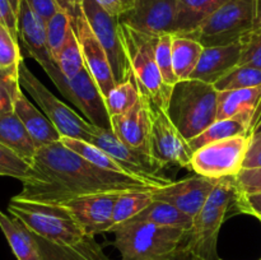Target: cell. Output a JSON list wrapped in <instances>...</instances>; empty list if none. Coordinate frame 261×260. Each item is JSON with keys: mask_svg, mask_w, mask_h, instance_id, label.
<instances>
[{"mask_svg": "<svg viewBox=\"0 0 261 260\" xmlns=\"http://www.w3.org/2000/svg\"><path fill=\"white\" fill-rule=\"evenodd\" d=\"M241 58V41L224 46L204 47L196 69L190 79L214 84L229 70L239 65Z\"/></svg>", "mask_w": 261, "mask_h": 260, "instance_id": "20", "label": "cell"}, {"mask_svg": "<svg viewBox=\"0 0 261 260\" xmlns=\"http://www.w3.org/2000/svg\"><path fill=\"white\" fill-rule=\"evenodd\" d=\"M14 112L30 133L37 148L60 142L61 135L58 129L54 126L48 117L25 97L23 91H20L15 98Z\"/></svg>", "mask_w": 261, "mask_h": 260, "instance_id": "22", "label": "cell"}, {"mask_svg": "<svg viewBox=\"0 0 261 260\" xmlns=\"http://www.w3.org/2000/svg\"><path fill=\"white\" fill-rule=\"evenodd\" d=\"M195 260H199V259H196V257H195ZM222 260V259H221Z\"/></svg>", "mask_w": 261, "mask_h": 260, "instance_id": "55", "label": "cell"}, {"mask_svg": "<svg viewBox=\"0 0 261 260\" xmlns=\"http://www.w3.org/2000/svg\"><path fill=\"white\" fill-rule=\"evenodd\" d=\"M22 61L19 41L15 40L9 31L0 24V64L3 68L18 69Z\"/></svg>", "mask_w": 261, "mask_h": 260, "instance_id": "39", "label": "cell"}, {"mask_svg": "<svg viewBox=\"0 0 261 260\" xmlns=\"http://www.w3.org/2000/svg\"><path fill=\"white\" fill-rule=\"evenodd\" d=\"M71 28H73V24H71L70 17L63 10H59L50 20L46 22L47 43L54 63H55L63 45L65 43Z\"/></svg>", "mask_w": 261, "mask_h": 260, "instance_id": "35", "label": "cell"}, {"mask_svg": "<svg viewBox=\"0 0 261 260\" xmlns=\"http://www.w3.org/2000/svg\"><path fill=\"white\" fill-rule=\"evenodd\" d=\"M0 24L4 25L10 35L19 41L18 37V14L9 0H0Z\"/></svg>", "mask_w": 261, "mask_h": 260, "instance_id": "44", "label": "cell"}, {"mask_svg": "<svg viewBox=\"0 0 261 260\" xmlns=\"http://www.w3.org/2000/svg\"><path fill=\"white\" fill-rule=\"evenodd\" d=\"M149 99V98H148ZM152 117L150 132V154L162 168L178 166L190 170L193 149L189 140L178 132L167 112L149 99Z\"/></svg>", "mask_w": 261, "mask_h": 260, "instance_id": "11", "label": "cell"}, {"mask_svg": "<svg viewBox=\"0 0 261 260\" xmlns=\"http://www.w3.org/2000/svg\"><path fill=\"white\" fill-rule=\"evenodd\" d=\"M55 2L59 5V8L70 17L71 23L75 22L76 18L83 13L82 5H83L84 0H55Z\"/></svg>", "mask_w": 261, "mask_h": 260, "instance_id": "47", "label": "cell"}, {"mask_svg": "<svg viewBox=\"0 0 261 260\" xmlns=\"http://www.w3.org/2000/svg\"><path fill=\"white\" fill-rule=\"evenodd\" d=\"M259 0H227L188 37L204 47L239 42L256 27Z\"/></svg>", "mask_w": 261, "mask_h": 260, "instance_id": "6", "label": "cell"}, {"mask_svg": "<svg viewBox=\"0 0 261 260\" xmlns=\"http://www.w3.org/2000/svg\"><path fill=\"white\" fill-rule=\"evenodd\" d=\"M18 37L42 69L54 63L47 43L46 22L31 9L25 0H20L18 10Z\"/></svg>", "mask_w": 261, "mask_h": 260, "instance_id": "19", "label": "cell"}, {"mask_svg": "<svg viewBox=\"0 0 261 260\" xmlns=\"http://www.w3.org/2000/svg\"><path fill=\"white\" fill-rule=\"evenodd\" d=\"M25 2L31 9L40 15L45 22L50 20L59 10H61L55 0H25Z\"/></svg>", "mask_w": 261, "mask_h": 260, "instance_id": "46", "label": "cell"}, {"mask_svg": "<svg viewBox=\"0 0 261 260\" xmlns=\"http://www.w3.org/2000/svg\"><path fill=\"white\" fill-rule=\"evenodd\" d=\"M255 218H257V219H259V222H261V216H257V217H255Z\"/></svg>", "mask_w": 261, "mask_h": 260, "instance_id": "52", "label": "cell"}, {"mask_svg": "<svg viewBox=\"0 0 261 260\" xmlns=\"http://www.w3.org/2000/svg\"><path fill=\"white\" fill-rule=\"evenodd\" d=\"M139 0H97L99 5L115 18H122L135 9Z\"/></svg>", "mask_w": 261, "mask_h": 260, "instance_id": "43", "label": "cell"}, {"mask_svg": "<svg viewBox=\"0 0 261 260\" xmlns=\"http://www.w3.org/2000/svg\"><path fill=\"white\" fill-rule=\"evenodd\" d=\"M204 46L188 36L173 35L172 61L178 82L190 79L203 54Z\"/></svg>", "mask_w": 261, "mask_h": 260, "instance_id": "28", "label": "cell"}, {"mask_svg": "<svg viewBox=\"0 0 261 260\" xmlns=\"http://www.w3.org/2000/svg\"><path fill=\"white\" fill-rule=\"evenodd\" d=\"M55 64L59 66L61 73L69 79L78 75L82 69L86 66L81 45H79L78 37L74 32V28H71V31L69 32L65 43L63 45L58 58H56Z\"/></svg>", "mask_w": 261, "mask_h": 260, "instance_id": "33", "label": "cell"}, {"mask_svg": "<svg viewBox=\"0 0 261 260\" xmlns=\"http://www.w3.org/2000/svg\"><path fill=\"white\" fill-rule=\"evenodd\" d=\"M71 24H73L74 32L78 37L79 45H81L84 65L88 69L89 74L96 81L97 86L99 87L102 94L106 98L110 91L116 86L114 74H112L111 64L107 58L106 51L102 47L101 42L92 31L91 25L87 22L83 13Z\"/></svg>", "mask_w": 261, "mask_h": 260, "instance_id": "16", "label": "cell"}, {"mask_svg": "<svg viewBox=\"0 0 261 260\" xmlns=\"http://www.w3.org/2000/svg\"><path fill=\"white\" fill-rule=\"evenodd\" d=\"M18 76L22 89L28 92V94L35 99L41 111L60 133L61 138L91 142L94 125L54 96L47 87L27 68L24 61L19 64Z\"/></svg>", "mask_w": 261, "mask_h": 260, "instance_id": "8", "label": "cell"}, {"mask_svg": "<svg viewBox=\"0 0 261 260\" xmlns=\"http://www.w3.org/2000/svg\"><path fill=\"white\" fill-rule=\"evenodd\" d=\"M257 30H261V0L257 3V19H256V27Z\"/></svg>", "mask_w": 261, "mask_h": 260, "instance_id": "50", "label": "cell"}, {"mask_svg": "<svg viewBox=\"0 0 261 260\" xmlns=\"http://www.w3.org/2000/svg\"><path fill=\"white\" fill-rule=\"evenodd\" d=\"M261 132V106L259 111L256 112V116H255L254 121H252V127H251V135L256 134V133Z\"/></svg>", "mask_w": 261, "mask_h": 260, "instance_id": "49", "label": "cell"}, {"mask_svg": "<svg viewBox=\"0 0 261 260\" xmlns=\"http://www.w3.org/2000/svg\"><path fill=\"white\" fill-rule=\"evenodd\" d=\"M30 172L31 162L0 143V176H9L23 183Z\"/></svg>", "mask_w": 261, "mask_h": 260, "instance_id": "38", "label": "cell"}, {"mask_svg": "<svg viewBox=\"0 0 261 260\" xmlns=\"http://www.w3.org/2000/svg\"><path fill=\"white\" fill-rule=\"evenodd\" d=\"M241 58L239 65L261 69V30H252L241 38Z\"/></svg>", "mask_w": 261, "mask_h": 260, "instance_id": "40", "label": "cell"}, {"mask_svg": "<svg viewBox=\"0 0 261 260\" xmlns=\"http://www.w3.org/2000/svg\"><path fill=\"white\" fill-rule=\"evenodd\" d=\"M60 142L63 143L65 147H68L69 149L74 150L75 153L81 154L82 157L88 160L89 162L98 166V167L103 168V170L111 171V172L115 173H120V175L133 176L132 173L129 172V170H127L126 167H124L116 158H114L111 154H109V153L105 152L103 149H101V148L97 147V145L92 144V143L64 137L61 138Z\"/></svg>", "mask_w": 261, "mask_h": 260, "instance_id": "30", "label": "cell"}, {"mask_svg": "<svg viewBox=\"0 0 261 260\" xmlns=\"http://www.w3.org/2000/svg\"><path fill=\"white\" fill-rule=\"evenodd\" d=\"M216 178L196 175L173 181L172 184L153 190V199L172 204L190 217H195L208 200L217 184Z\"/></svg>", "mask_w": 261, "mask_h": 260, "instance_id": "15", "label": "cell"}, {"mask_svg": "<svg viewBox=\"0 0 261 260\" xmlns=\"http://www.w3.org/2000/svg\"><path fill=\"white\" fill-rule=\"evenodd\" d=\"M239 190L234 176L218 178L203 208L193 218L186 246L199 260H221L217 251L218 235L229 206L236 203Z\"/></svg>", "mask_w": 261, "mask_h": 260, "instance_id": "4", "label": "cell"}, {"mask_svg": "<svg viewBox=\"0 0 261 260\" xmlns=\"http://www.w3.org/2000/svg\"><path fill=\"white\" fill-rule=\"evenodd\" d=\"M140 96L142 93L134 76H130L125 82L117 83L105 98L110 117L122 115L129 111L132 107L137 105Z\"/></svg>", "mask_w": 261, "mask_h": 260, "instance_id": "32", "label": "cell"}, {"mask_svg": "<svg viewBox=\"0 0 261 260\" xmlns=\"http://www.w3.org/2000/svg\"><path fill=\"white\" fill-rule=\"evenodd\" d=\"M122 193H99L78 196L56 205L63 206L66 213L76 222L84 233L96 236L109 232L115 203Z\"/></svg>", "mask_w": 261, "mask_h": 260, "instance_id": "14", "label": "cell"}, {"mask_svg": "<svg viewBox=\"0 0 261 260\" xmlns=\"http://www.w3.org/2000/svg\"><path fill=\"white\" fill-rule=\"evenodd\" d=\"M18 69L4 68L0 70V115L14 111V102L22 91Z\"/></svg>", "mask_w": 261, "mask_h": 260, "instance_id": "36", "label": "cell"}, {"mask_svg": "<svg viewBox=\"0 0 261 260\" xmlns=\"http://www.w3.org/2000/svg\"><path fill=\"white\" fill-rule=\"evenodd\" d=\"M234 184L240 194L261 193V167L245 168L234 176Z\"/></svg>", "mask_w": 261, "mask_h": 260, "instance_id": "41", "label": "cell"}, {"mask_svg": "<svg viewBox=\"0 0 261 260\" xmlns=\"http://www.w3.org/2000/svg\"><path fill=\"white\" fill-rule=\"evenodd\" d=\"M41 260H110L94 236H84L75 244H55L32 232Z\"/></svg>", "mask_w": 261, "mask_h": 260, "instance_id": "21", "label": "cell"}, {"mask_svg": "<svg viewBox=\"0 0 261 260\" xmlns=\"http://www.w3.org/2000/svg\"><path fill=\"white\" fill-rule=\"evenodd\" d=\"M165 260H195V256L193 255L191 250L186 246V244H184L180 249L176 250L171 256Z\"/></svg>", "mask_w": 261, "mask_h": 260, "instance_id": "48", "label": "cell"}, {"mask_svg": "<svg viewBox=\"0 0 261 260\" xmlns=\"http://www.w3.org/2000/svg\"><path fill=\"white\" fill-rule=\"evenodd\" d=\"M89 143L97 145L116 158L135 177L149 181L157 188H163L173 183L171 178L161 175V171L163 168L152 157V154L138 150L122 143L112 130L94 125L93 132H92V140Z\"/></svg>", "mask_w": 261, "mask_h": 260, "instance_id": "13", "label": "cell"}, {"mask_svg": "<svg viewBox=\"0 0 261 260\" xmlns=\"http://www.w3.org/2000/svg\"><path fill=\"white\" fill-rule=\"evenodd\" d=\"M213 86L218 92L259 87L261 86V69L247 65H237Z\"/></svg>", "mask_w": 261, "mask_h": 260, "instance_id": "34", "label": "cell"}, {"mask_svg": "<svg viewBox=\"0 0 261 260\" xmlns=\"http://www.w3.org/2000/svg\"><path fill=\"white\" fill-rule=\"evenodd\" d=\"M218 91L213 84L186 79L173 86L167 114L186 140H191L217 120Z\"/></svg>", "mask_w": 261, "mask_h": 260, "instance_id": "3", "label": "cell"}, {"mask_svg": "<svg viewBox=\"0 0 261 260\" xmlns=\"http://www.w3.org/2000/svg\"><path fill=\"white\" fill-rule=\"evenodd\" d=\"M111 130L122 143L150 154L152 117L148 97L142 93L139 101L129 111L111 116Z\"/></svg>", "mask_w": 261, "mask_h": 260, "instance_id": "18", "label": "cell"}, {"mask_svg": "<svg viewBox=\"0 0 261 260\" xmlns=\"http://www.w3.org/2000/svg\"><path fill=\"white\" fill-rule=\"evenodd\" d=\"M177 0H139L120 20L148 35H175Z\"/></svg>", "mask_w": 261, "mask_h": 260, "instance_id": "17", "label": "cell"}, {"mask_svg": "<svg viewBox=\"0 0 261 260\" xmlns=\"http://www.w3.org/2000/svg\"><path fill=\"white\" fill-rule=\"evenodd\" d=\"M252 116L249 115H237L229 119L216 120L209 127H206L201 134L189 140L193 152L209 143L217 140L228 139V138L239 137V135H249L251 137Z\"/></svg>", "mask_w": 261, "mask_h": 260, "instance_id": "26", "label": "cell"}, {"mask_svg": "<svg viewBox=\"0 0 261 260\" xmlns=\"http://www.w3.org/2000/svg\"><path fill=\"white\" fill-rule=\"evenodd\" d=\"M257 167H261V132L250 137L249 149L244 162V170Z\"/></svg>", "mask_w": 261, "mask_h": 260, "instance_id": "45", "label": "cell"}, {"mask_svg": "<svg viewBox=\"0 0 261 260\" xmlns=\"http://www.w3.org/2000/svg\"><path fill=\"white\" fill-rule=\"evenodd\" d=\"M234 206L242 214H249L252 217L261 216V193L240 194Z\"/></svg>", "mask_w": 261, "mask_h": 260, "instance_id": "42", "label": "cell"}, {"mask_svg": "<svg viewBox=\"0 0 261 260\" xmlns=\"http://www.w3.org/2000/svg\"><path fill=\"white\" fill-rule=\"evenodd\" d=\"M172 38L173 35L171 33H166L158 37L157 46H155V60H157L158 69L165 83L173 87L177 83L178 79L173 70Z\"/></svg>", "mask_w": 261, "mask_h": 260, "instance_id": "37", "label": "cell"}, {"mask_svg": "<svg viewBox=\"0 0 261 260\" xmlns=\"http://www.w3.org/2000/svg\"><path fill=\"white\" fill-rule=\"evenodd\" d=\"M260 106L261 86L218 92L217 120L229 119L237 115H249L255 119Z\"/></svg>", "mask_w": 261, "mask_h": 260, "instance_id": "23", "label": "cell"}, {"mask_svg": "<svg viewBox=\"0 0 261 260\" xmlns=\"http://www.w3.org/2000/svg\"><path fill=\"white\" fill-rule=\"evenodd\" d=\"M119 28L133 76L140 92L167 112L173 87L165 83L155 60V46L160 36L148 35L121 20Z\"/></svg>", "mask_w": 261, "mask_h": 260, "instance_id": "5", "label": "cell"}, {"mask_svg": "<svg viewBox=\"0 0 261 260\" xmlns=\"http://www.w3.org/2000/svg\"><path fill=\"white\" fill-rule=\"evenodd\" d=\"M249 144V135H239L203 145L193 153L190 171L216 180L239 175L244 170Z\"/></svg>", "mask_w": 261, "mask_h": 260, "instance_id": "10", "label": "cell"}, {"mask_svg": "<svg viewBox=\"0 0 261 260\" xmlns=\"http://www.w3.org/2000/svg\"><path fill=\"white\" fill-rule=\"evenodd\" d=\"M0 229L17 260H41L32 232L19 219L0 211Z\"/></svg>", "mask_w": 261, "mask_h": 260, "instance_id": "25", "label": "cell"}, {"mask_svg": "<svg viewBox=\"0 0 261 260\" xmlns=\"http://www.w3.org/2000/svg\"><path fill=\"white\" fill-rule=\"evenodd\" d=\"M2 69H4V68H3V66H2V64H0V70H2Z\"/></svg>", "mask_w": 261, "mask_h": 260, "instance_id": "53", "label": "cell"}, {"mask_svg": "<svg viewBox=\"0 0 261 260\" xmlns=\"http://www.w3.org/2000/svg\"><path fill=\"white\" fill-rule=\"evenodd\" d=\"M82 10L92 31L106 51L116 84L133 76L132 66L120 35L119 18L110 15L97 0H84Z\"/></svg>", "mask_w": 261, "mask_h": 260, "instance_id": "12", "label": "cell"}, {"mask_svg": "<svg viewBox=\"0 0 261 260\" xmlns=\"http://www.w3.org/2000/svg\"><path fill=\"white\" fill-rule=\"evenodd\" d=\"M0 143L28 162H32L38 149L14 111L0 115Z\"/></svg>", "mask_w": 261, "mask_h": 260, "instance_id": "24", "label": "cell"}, {"mask_svg": "<svg viewBox=\"0 0 261 260\" xmlns=\"http://www.w3.org/2000/svg\"><path fill=\"white\" fill-rule=\"evenodd\" d=\"M8 211L31 232L55 244H75L87 236L65 209L56 204L35 203L13 196Z\"/></svg>", "mask_w": 261, "mask_h": 260, "instance_id": "7", "label": "cell"}, {"mask_svg": "<svg viewBox=\"0 0 261 260\" xmlns=\"http://www.w3.org/2000/svg\"><path fill=\"white\" fill-rule=\"evenodd\" d=\"M10 4H12V7L14 8V10L17 12L18 14V10H19V4H20V0H9Z\"/></svg>", "mask_w": 261, "mask_h": 260, "instance_id": "51", "label": "cell"}, {"mask_svg": "<svg viewBox=\"0 0 261 260\" xmlns=\"http://www.w3.org/2000/svg\"><path fill=\"white\" fill-rule=\"evenodd\" d=\"M132 219L150 222V223L158 224V226L182 228L186 231H190L191 226H193V217L181 212L172 204L160 200L153 201L149 206H147L144 211L140 212L138 216Z\"/></svg>", "mask_w": 261, "mask_h": 260, "instance_id": "29", "label": "cell"}, {"mask_svg": "<svg viewBox=\"0 0 261 260\" xmlns=\"http://www.w3.org/2000/svg\"><path fill=\"white\" fill-rule=\"evenodd\" d=\"M257 260H261V256H260V257H259V259H257Z\"/></svg>", "mask_w": 261, "mask_h": 260, "instance_id": "54", "label": "cell"}, {"mask_svg": "<svg viewBox=\"0 0 261 260\" xmlns=\"http://www.w3.org/2000/svg\"><path fill=\"white\" fill-rule=\"evenodd\" d=\"M121 260H165L180 249L189 231L144 221H129L111 228Z\"/></svg>", "mask_w": 261, "mask_h": 260, "instance_id": "2", "label": "cell"}, {"mask_svg": "<svg viewBox=\"0 0 261 260\" xmlns=\"http://www.w3.org/2000/svg\"><path fill=\"white\" fill-rule=\"evenodd\" d=\"M43 70L61 94L81 110L89 122L111 130V117L107 111L105 97L86 66L71 79L66 78L55 63L45 66Z\"/></svg>", "mask_w": 261, "mask_h": 260, "instance_id": "9", "label": "cell"}, {"mask_svg": "<svg viewBox=\"0 0 261 260\" xmlns=\"http://www.w3.org/2000/svg\"><path fill=\"white\" fill-rule=\"evenodd\" d=\"M227 0H177L175 35L189 36Z\"/></svg>", "mask_w": 261, "mask_h": 260, "instance_id": "27", "label": "cell"}, {"mask_svg": "<svg viewBox=\"0 0 261 260\" xmlns=\"http://www.w3.org/2000/svg\"><path fill=\"white\" fill-rule=\"evenodd\" d=\"M152 191L153 190L126 191V193L120 194L116 203H115L114 212H112L111 228L134 218L140 212L144 211L147 206H149L154 201ZM111 228H110V231H111Z\"/></svg>", "mask_w": 261, "mask_h": 260, "instance_id": "31", "label": "cell"}, {"mask_svg": "<svg viewBox=\"0 0 261 260\" xmlns=\"http://www.w3.org/2000/svg\"><path fill=\"white\" fill-rule=\"evenodd\" d=\"M22 184L15 198L42 204H61L91 194L160 189L149 181L103 170L61 142L38 148Z\"/></svg>", "mask_w": 261, "mask_h": 260, "instance_id": "1", "label": "cell"}]
</instances>
